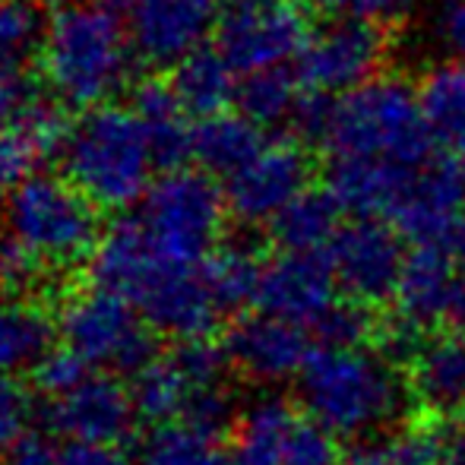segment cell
<instances>
[{"label":"cell","mask_w":465,"mask_h":465,"mask_svg":"<svg viewBox=\"0 0 465 465\" xmlns=\"http://www.w3.org/2000/svg\"><path fill=\"white\" fill-rule=\"evenodd\" d=\"M339 282L326 251H279L263 263L260 311L311 326V320L336 301Z\"/></svg>","instance_id":"cell-17"},{"label":"cell","mask_w":465,"mask_h":465,"mask_svg":"<svg viewBox=\"0 0 465 465\" xmlns=\"http://www.w3.org/2000/svg\"><path fill=\"white\" fill-rule=\"evenodd\" d=\"M140 465H241L234 453H222L219 440H209L190 424H159L140 450Z\"/></svg>","instance_id":"cell-33"},{"label":"cell","mask_w":465,"mask_h":465,"mask_svg":"<svg viewBox=\"0 0 465 465\" xmlns=\"http://www.w3.org/2000/svg\"><path fill=\"white\" fill-rule=\"evenodd\" d=\"M342 213L330 187H307L270 222V238L279 251H326L342 228Z\"/></svg>","instance_id":"cell-25"},{"label":"cell","mask_w":465,"mask_h":465,"mask_svg":"<svg viewBox=\"0 0 465 465\" xmlns=\"http://www.w3.org/2000/svg\"><path fill=\"white\" fill-rule=\"evenodd\" d=\"M228 213V196L215 184V174L203 168H174L153 181L136 219L165 260L200 266L219 247Z\"/></svg>","instance_id":"cell-6"},{"label":"cell","mask_w":465,"mask_h":465,"mask_svg":"<svg viewBox=\"0 0 465 465\" xmlns=\"http://www.w3.org/2000/svg\"><path fill=\"white\" fill-rule=\"evenodd\" d=\"M134 405L136 415L146 424H172L184 415V405L193 392V386L184 380L178 364L172 358H155L149 368L134 373Z\"/></svg>","instance_id":"cell-31"},{"label":"cell","mask_w":465,"mask_h":465,"mask_svg":"<svg viewBox=\"0 0 465 465\" xmlns=\"http://www.w3.org/2000/svg\"><path fill=\"white\" fill-rule=\"evenodd\" d=\"M42 279V260L19 244L13 234L0 238V292L19 294L29 292L35 282Z\"/></svg>","instance_id":"cell-40"},{"label":"cell","mask_w":465,"mask_h":465,"mask_svg":"<svg viewBox=\"0 0 465 465\" xmlns=\"http://www.w3.org/2000/svg\"><path fill=\"white\" fill-rule=\"evenodd\" d=\"M67 178L98 209H127L153 187V136L134 104H95L74 121L64 146Z\"/></svg>","instance_id":"cell-3"},{"label":"cell","mask_w":465,"mask_h":465,"mask_svg":"<svg viewBox=\"0 0 465 465\" xmlns=\"http://www.w3.org/2000/svg\"><path fill=\"white\" fill-rule=\"evenodd\" d=\"M48 16L38 0H0V61L23 64L42 51Z\"/></svg>","instance_id":"cell-34"},{"label":"cell","mask_w":465,"mask_h":465,"mask_svg":"<svg viewBox=\"0 0 465 465\" xmlns=\"http://www.w3.org/2000/svg\"><path fill=\"white\" fill-rule=\"evenodd\" d=\"M453 247L443 244H411L405 253L402 276H399L392 304L396 313L421 326L424 332L443 323V311H447V298L453 292Z\"/></svg>","instance_id":"cell-19"},{"label":"cell","mask_w":465,"mask_h":465,"mask_svg":"<svg viewBox=\"0 0 465 465\" xmlns=\"http://www.w3.org/2000/svg\"><path fill=\"white\" fill-rule=\"evenodd\" d=\"M443 465H465V462H443Z\"/></svg>","instance_id":"cell-51"},{"label":"cell","mask_w":465,"mask_h":465,"mask_svg":"<svg viewBox=\"0 0 465 465\" xmlns=\"http://www.w3.org/2000/svg\"><path fill=\"white\" fill-rule=\"evenodd\" d=\"M222 0H130L124 6L130 42L140 61L174 67L203 48L222 16Z\"/></svg>","instance_id":"cell-13"},{"label":"cell","mask_w":465,"mask_h":465,"mask_svg":"<svg viewBox=\"0 0 465 465\" xmlns=\"http://www.w3.org/2000/svg\"><path fill=\"white\" fill-rule=\"evenodd\" d=\"M108 4H114V6H121V10H124V6H127L130 0H108Z\"/></svg>","instance_id":"cell-49"},{"label":"cell","mask_w":465,"mask_h":465,"mask_svg":"<svg viewBox=\"0 0 465 465\" xmlns=\"http://www.w3.org/2000/svg\"><path fill=\"white\" fill-rule=\"evenodd\" d=\"M130 304L146 317V323L155 332H165L178 342L213 336L222 317L219 304L206 285V276H203V263L190 266L165 257L149 270L146 282Z\"/></svg>","instance_id":"cell-12"},{"label":"cell","mask_w":465,"mask_h":465,"mask_svg":"<svg viewBox=\"0 0 465 465\" xmlns=\"http://www.w3.org/2000/svg\"><path fill=\"white\" fill-rule=\"evenodd\" d=\"M42 70L64 104L95 108L127 83L134 42L124 10L108 0H67L48 16Z\"/></svg>","instance_id":"cell-1"},{"label":"cell","mask_w":465,"mask_h":465,"mask_svg":"<svg viewBox=\"0 0 465 465\" xmlns=\"http://www.w3.org/2000/svg\"><path fill=\"white\" fill-rule=\"evenodd\" d=\"M57 465H130V462L114 443L70 440L61 450V456H57Z\"/></svg>","instance_id":"cell-45"},{"label":"cell","mask_w":465,"mask_h":465,"mask_svg":"<svg viewBox=\"0 0 465 465\" xmlns=\"http://www.w3.org/2000/svg\"><path fill=\"white\" fill-rule=\"evenodd\" d=\"M298 402L345 440L377 434L402 418L411 396L405 373L368 349H317L298 377Z\"/></svg>","instance_id":"cell-2"},{"label":"cell","mask_w":465,"mask_h":465,"mask_svg":"<svg viewBox=\"0 0 465 465\" xmlns=\"http://www.w3.org/2000/svg\"><path fill=\"white\" fill-rule=\"evenodd\" d=\"M32 418V402L19 383L0 373V450H10L25 434Z\"/></svg>","instance_id":"cell-42"},{"label":"cell","mask_w":465,"mask_h":465,"mask_svg":"<svg viewBox=\"0 0 465 465\" xmlns=\"http://www.w3.org/2000/svg\"><path fill=\"white\" fill-rule=\"evenodd\" d=\"M421 0H317L320 10L336 13L349 19H368V23H399L418 10Z\"/></svg>","instance_id":"cell-41"},{"label":"cell","mask_w":465,"mask_h":465,"mask_svg":"<svg viewBox=\"0 0 465 465\" xmlns=\"http://www.w3.org/2000/svg\"><path fill=\"white\" fill-rule=\"evenodd\" d=\"M339 465H358V462H351V460H349V462H339Z\"/></svg>","instance_id":"cell-52"},{"label":"cell","mask_w":465,"mask_h":465,"mask_svg":"<svg viewBox=\"0 0 465 465\" xmlns=\"http://www.w3.org/2000/svg\"><path fill=\"white\" fill-rule=\"evenodd\" d=\"M332 111H336V95L320 93V89H301L298 104L288 117V130L304 146H323L332 124Z\"/></svg>","instance_id":"cell-38"},{"label":"cell","mask_w":465,"mask_h":465,"mask_svg":"<svg viewBox=\"0 0 465 465\" xmlns=\"http://www.w3.org/2000/svg\"><path fill=\"white\" fill-rule=\"evenodd\" d=\"M301 89L304 86H301L294 70H260V74H247L241 80L234 104L241 108V114H247L260 127H279V124H288V117H292Z\"/></svg>","instance_id":"cell-30"},{"label":"cell","mask_w":465,"mask_h":465,"mask_svg":"<svg viewBox=\"0 0 465 465\" xmlns=\"http://www.w3.org/2000/svg\"><path fill=\"white\" fill-rule=\"evenodd\" d=\"M134 392L124 390L108 373H89L67 396L51 399L45 409V421L51 430L70 440L89 443H121L134 434L136 424Z\"/></svg>","instance_id":"cell-16"},{"label":"cell","mask_w":465,"mask_h":465,"mask_svg":"<svg viewBox=\"0 0 465 465\" xmlns=\"http://www.w3.org/2000/svg\"><path fill=\"white\" fill-rule=\"evenodd\" d=\"M434 35L443 51L465 61V0H434Z\"/></svg>","instance_id":"cell-44"},{"label":"cell","mask_w":465,"mask_h":465,"mask_svg":"<svg viewBox=\"0 0 465 465\" xmlns=\"http://www.w3.org/2000/svg\"><path fill=\"white\" fill-rule=\"evenodd\" d=\"M465 209V168L456 159H430L415 168L386 215L392 228L411 244H443L453 247L462 228Z\"/></svg>","instance_id":"cell-11"},{"label":"cell","mask_w":465,"mask_h":465,"mask_svg":"<svg viewBox=\"0 0 465 465\" xmlns=\"http://www.w3.org/2000/svg\"><path fill=\"white\" fill-rule=\"evenodd\" d=\"M460 424H462V430H465V405L460 409Z\"/></svg>","instance_id":"cell-50"},{"label":"cell","mask_w":465,"mask_h":465,"mask_svg":"<svg viewBox=\"0 0 465 465\" xmlns=\"http://www.w3.org/2000/svg\"><path fill=\"white\" fill-rule=\"evenodd\" d=\"M443 326L465 339V276L453 282V292L447 298V311H443Z\"/></svg>","instance_id":"cell-47"},{"label":"cell","mask_w":465,"mask_h":465,"mask_svg":"<svg viewBox=\"0 0 465 465\" xmlns=\"http://www.w3.org/2000/svg\"><path fill=\"white\" fill-rule=\"evenodd\" d=\"M453 257H456V263L465 270V222H462L460 234H456V241H453Z\"/></svg>","instance_id":"cell-48"},{"label":"cell","mask_w":465,"mask_h":465,"mask_svg":"<svg viewBox=\"0 0 465 465\" xmlns=\"http://www.w3.org/2000/svg\"><path fill=\"white\" fill-rule=\"evenodd\" d=\"M323 146L332 159H390L418 168L434 159L437 140L421 114L418 89L392 76H373L336 95Z\"/></svg>","instance_id":"cell-4"},{"label":"cell","mask_w":465,"mask_h":465,"mask_svg":"<svg viewBox=\"0 0 465 465\" xmlns=\"http://www.w3.org/2000/svg\"><path fill=\"white\" fill-rule=\"evenodd\" d=\"M172 86L178 93L181 104L187 114L193 117H213L228 111V104L238 98V70L228 64V57L219 48H203L190 51L181 64H174Z\"/></svg>","instance_id":"cell-24"},{"label":"cell","mask_w":465,"mask_h":465,"mask_svg":"<svg viewBox=\"0 0 465 465\" xmlns=\"http://www.w3.org/2000/svg\"><path fill=\"white\" fill-rule=\"evenodd\" d=\"M74 124L51 102H32L6 130H0V187H13L64 153Z\"/></svg>","instance_id":"cell-18"},{"label":"cell","mask_w":465,"mask_h":465,"mask_svg":"<svg viewBox=\"0 0 465 465\" xmlns=\"http://www.w3.org/2000/svg\"><path fill=\"white\" fill-rule=\"evenodd\" d=\"M67 349L98 371L140 373L155 361V336L140 311L121 294L89 288L70 294L57 313Z\"/></svg>","instance_id":"cell-7"},{"label":"cell","mask_w":465,"mask_h":465,"mask_svg":"<svg viewBox=\"0 0 465 465\" xmlns=\"http://www.w3.org/2000/svg\"><path fill=\"white\" fill-rule=\"evenodd\" d=\"M178 371L184 373V380L193 390L200 386H215L222 383V377L232 368V358H228L225 342H215L213 336H200V339H184L178 342V349L172 351Z\"/></svg>","instance_id":"cell-36"},{"label":"cell","mask_w":465,"mask_h":465,"mask_svg":"<svg viewBox=\"0 0 465 465\" xmlns=\"http://www.w3.org/2000/svg\"><path fill=\"white\" fill-rule=\"evenodd\" d=\"M311 187V159L304 143L276 140L266 143L238 174L225 184L228 209L244 225L272 222L301 190Z\"/></svg>","instance_id":"cell-14"},{"label":"cell","mask_w":465,"mask_h":465,"mask_svg":"<svg viewBox=\"0 0 465 465\" xmlns=\"http://www.w3.org/2000/svg\"><path fill=\"white\" fill-rule=\"evenodd\" d=\"M181 418L193 430H200L203 437H209V440H222V437L234 434L241 411L232 392L222 383H215V386H200V390L190 392Z\"/></svg>","instance_id":"cell-35"},{"label":"cell","mask_w":465,"mask_h":465,"mask_svg":"<svg viewBox=\"0 0 465 465\" xmlns=\"http://www.w3.org/2000/svg\"><path fill=\"white\" fill-rule=\"evenodd\" d=\"M326 253L345 298L383 307L396 294L409 251L402 247V234L386 219L355 215L351 222H342Z\"/></svg>","instance_id":"cell-10"},{"label":"cell","mask_w":465,"mask_h":465,"mask_svg":"<svg viewBox=\"0 0 465 465\" xmlns=\"http://www.w3.org/2000/svg\"><path fill=\"white\" fill-rule=\"evenodd\" d=\"M86 368L89 364L74 349H51L48 355L38 358L32 377H35L38 392H45L48 399H61L89 377Z\"/></svg>","instance_id":"cell-39"},{"label":"cell","mask_w":465,"mask_h":465,"mask_svg":"<svg viewBox=\"0 0 465 465\" xmlns=\"http://www.w3.org/2000/svg\"><path fill=\"white\" fill-rule=\"evenodd\" d=\"M203 276H206V285L219 311L234 313L257 301L263 260H260L257 247H251L247 241H234V244L215 247L203 260Z\"/></svg>","instance_id":"cell-28"},{"label":"cell","mask_w":465,"mask_h":465,"mask_svg":"<svg viewBox=\"0 0 465 465\" xmlns=\"http://www.w3.org/2000/svg\"><path fill=\"white\" fill-rule=\"evenodd\" d=\"M51 339L54 323L42 307L0 298V373L35 368L51 351Z\"/></svg>","instance_id":"cell-29"},{"label":"cell","mask_w":465,"mask_h":465,"mask_svg":"<svg viewBox=\"0 0 465 465\" xmlns=\"http://www.w3.org/2000/svg\"><path fill=\"white\" fill-rule=\"evenodd\" d=\"M298 409L282 396H260L241 409L234 428V460L241 465H279L282 447L298 421Z\"/></svg>","instance_id":"cell-26"},{"label":"cell","mask_w":465,"mask_h":465,"mask_svg":"<svg viewBox=\"0 0 465 465\" xmlns=\"http://www.w3.org/2000/svg\"><path fill=\"white\" fill-rule=\"evenodd\" d=\"M411 172H415L411 165H399L390 159H332L326 187L342 203L345 213L386 219L402 196Z\"/></svg>","instance_id":"cell-21"},{"label":"cell","mask_w":465,"mask_h":465,"mask_svg":"<svg viewBox=\"0 0 465 465\" xmlns=\"http://www.w3.org/2000/svg\"><path fill=\"white\" fill-rule=\"evenodd\" d=\"M390 54V35L380 23L336 16L323 29L311 32L301 54L294 57V74L304 89L342 95L377 76Z\"/></svg>","instance_id":"cell-9"},{"label":"cell","mask_w":465,"mask_h":465,"mask_svg":"<svg viewBox=\"0 0 465 465\" xmlns=\"http://www.w3.org/2000/svg\"><path fill=\"white\" fill-rule=\"evenodd\" d=\"M263 146V127L241 111L238 114L222 111L213 117H200V124L193 127V159L200 162L203 172L215 174V178L238 174Z\"/></svg>","instance_id":"cell-23"},{"label":"cell","mask_w":465,"mask_h":465,"mask_svg":"<svg viewBox=\"0 0 465 465\" xmlns=\"http://www.w3.org/2000/svg\"><path fill=\"white\" fill-rule=\"evenodd\" d=\"M61 450L51 447L45 434H23L10 450H6L4 465H57Z\"/></svg>","instance_id":"cell-46"},{"label":"cell","mask_w":465,"mask_h":465,"mask_svg":"<svg viewBox=\"0 0 465 465\" xmlns=\"http://www.w3.org/2000/svg\"><path fill=\"white\" fill-rule=\"evenodd\" d=\"M130 104L146 121L159 172L184 168V162L193 155V127L187 124V108L181 104L172 80H143L134 89Z\"/></svg>","instance_id":"cell-22"},{"label":"cell","mask_w":465,"mask_h":465,"mask_svg":"<svg viewBox=\"0 0 465 465\" xmlns=\"http://www.w3.org/2000/svg\"><path fill=\"white\" fill-rule=\"evenodd\" d=\"M377 307L345 298V294L326 304L307 326L317 349H368L377 342Z\"/></svg>","instance_id":"cell-32"},{"label":"cell","mask_w":465,"mask_h":465,"mask_svg":"<svg viewBox=\"0 0 465 465\" xmlns=\"http://www.w3.org/2000/svg\"><path fill=\"white\" fill-rule=\"evenodd\" d=\"M418 102L437 146L465 153V64L447 61L430 67L418 83Z\"/></svg>","instance_id":"cell-27"},{"label":"cell","mask_w":465,"mask_h":465,"mask_svg":"<svg viewBox=\"0 0 465 465\" xmlns=\"http://www.w3.org/2000/svg\"><path fill=\"white\" fill-rule=\"evenodd\" d=\"M225 349L232 368L251 383H282L298 377L304 361L311 358V332L294 320L276 313H247L228 330Z\"/></svg>","instance_id":"cell-15"},{"label":"cell","mask_w":465,"mask_h":465,"mask_svg":"<svg viewBox=\"0 0 465 465\" xmlns=\"http://www.w3.org/2000/svg\"><path fill=\"white\" fill-rule=\"evenodd\" d=\"M405 383L424 411L460 415L465 405V339L450 330L428 336L405 364Z\"/></svg>","instance_id":"cell-20"},{"label":"cell","mask_w":465,"mask_h":465,"mask_svg":"<svg viewBox=\"0 0 465 465\" xmlns=\"http://www.w3.org/2000/svg\"><path fill=\"white\" fill-rule=\"evenodd\" d=\"M279 465H339V437L317 418L301 415L282 447Z\"/></svg>","instance_id":"cell-37"},{"label":"cell","mask_w":465,"mask_h":465,"mask_svg":"<svg viewBox=\"0 0 465 465\" xmlns=\"http://www.w3.org/2000/svg\"><path fill=\"white\" fill-rule=\"evenodd\" d=\"M462 168H465V162H462Z\"/></svg>","instance_id":"cell-53"},{"label":"cell","mask_w":465,"mask_h":465,"mask_svg":"<svg viewBox=\"0 0 465 465\" xmlns=\"http://www.w3.org/2000/svg\"><path fill=\"white\" fill-rule=\"evenodd\" d=\"M311 38V16L298 0H228L215 25V48L241 76L285 67Z\"/></svg>","instance_id":"cell-8"},{"label":"cell","mask_w":465,"mask_h":465,"mask_svg":"<svg viewBox=\"0 0 465 465\" xmlns=\"http://www.w3.org/2000/svg\"><path fill=\"white\" fill-rule=\"evenodd\" d=\"M32 102H35V86L23 64L0 61V130L10 127Z\"/></svg>","instance_id":"cell-43"},{"label":"cell","mask_w":465,"mask_h":465,"mask_svg":"<svg viewBox=\"0 0 465 465\" xmlns=\"http://www.w3.org/2000/svg\"><path fill=\"white\" fill-rule=\"evenodd\" d=\"M6 234L29 247L42 263L74 266L93 257L102 241L98 206L70 178L29 174L10 187L4 203Z\"/></svg>","instance_id":"cell-5"}]
</instances>
